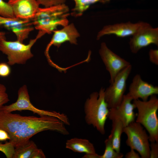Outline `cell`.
<instances>
[{"instance_id":"1","label":"cell","mask_w":158,"mask_h":158,"mask_svg":"<svg viewBox=\"0 0 158 158\" xmlns=\"http://www.w3.org/2000/svg\"><path fill=\"white\" fill-rule=\"evenodd\" d=\"M64 123L54 116H23L0 110V128L6 130L10 137L9 141L16 147L28 142L37 133L46 130L69 134Z\"/></svg>"},{"instance_id":"2","label":"cell","mask_w":158,"mask_h":158,"mask_svg":"<svg viewBox=\"0 0 158 158\" xmlns=\"http://www.w3.org/2000/svg\"><path fill=\"white\" fill-rule=\"evenodd\" d=\"M69 9L65 3L44 8H39L31 20L34 28L44 35L50 34L59 26L68 24Z\"/></svg>"},{"instance_id":"3","label":"cell","mask_w":158,"mask_h":158,"mask_svg":"<svg viewBox=\"0 0 158 158\" xmlns=\"http://www.w3.org/2000/svg\"><path fill=\"white\" fill-rule=\"evenodd\" d=\"M104 90L101 88L99 92L92 93L84 106L86 122L92 125L102 135L105 133V125L109 111L104 98Z\"/></svg>"},{"instance_id":"4","label":"cell","mask_w":158,"mask_h":158,"mask_svg":"<svg viewBox=\"0 0 158 158\" xmlns=\"http://www.w3.org/2000/svg\"><path fill=\"white\" fill-rule=\"evenodd\" d=\"M133 103L138 110L135 122L147 130L150 141L158 142V99L156 95L150 96L146 101L138 99L133 100Z\"/></svg>"},{"instance_id":"5","label":"cell","mask_w":158,"mask_h":158,"mask_svg":"<svg viewBox=\"0 0 158 158\" xmlns=\"http://www.w3.org/2000/svg\"><path fill=\"white\" fill-rule=\"evenodd\" d=\"M43 36L38 32L36 37L31 39L27 44L17 40L13 41L3 40L0 44V51L7 56V63L9 65L24 64L28 60L33 56L31 51V48L37 40Z\"/></svg>"},{"instance_id":"6","label":"cell","mask_w":158,"mask_h":158,"mask_svg":"<svg viewBox=\"0 0 158 158\" xmlns=\"http://www.w3.org/2000/svg\"><path fill=\"white\" fill-rule=\"evenodd\" d=\"M18 95V98L15 102L8 105H3L0 107V110L7 112L29 110L37 114L40 116H49L56 117L62 121L65 124L70 125L69 119L65 114L54 111L40 109L33 105L30 101L26 85H24L19 88Z\"/></svg>"},{"instance_id":"7","label":"cell","mask_w":158,"mask_h":158,"mask_svg":"<svg viewBox=\"0 0 158 158\" xmlns=\"http://www.w3.org/2000/svg\"><path fill=\"white\" fill-rule=\"evenodd\" d=\"M123 132L127 136L126 145L136 150L142 158H150L149 136L142 126L135 121L124 127Z\"/></svg>"},{"instance_id":"8","label":"cell","mask_w":158,"mask_h":158,"mask_svg":"<svg viewBox=\"0 0 158 158\" xmlns=\"http://www.w3.org/2000/svg\"><path fill=\"white\" fill-rule=\"evenodd\" d=\"M132 69L131 64L124 69L105 89L104 98L109 109L116 107L121 103L126 90L127 81Z\"/></svg>"},{"instance_id":"9","label":"cell","mask_w":158,"mask_h":158,"mask_svg":"<svg viewBox=\"0 0 158 158\" xmlns=\"http://www.w3.org/2000/svg\"><path fill=\"white\" fill-rule=\"evenodd\" d=\"M132 36L129 45L133 54L137 53L142 48L151 44L158 46V28H153L147 23L142 22Z\"/></svg>"},{"instance_id":"10","label":"cell","mask_w":158,"mask_h":158,"mask_svg":"<svg viewBox=\"0 0 158 158\" xmlns=\"http://www.w3.org/2000/svg\"><path fill=\"white\" fill-rule=\"evenodd\" d=\"M99 53L107 70L109 73L110 83L113 82L121 71L131 64L129 62L110 49L105 42L101 43Z\"/></svg>"},{"instance_id":"11","label":"cell","mask_w":158,"mask_h":158,"mask_svg":"<svg viewBox=\"0 0 158 158\" xmlns=\"http://www.w3.org/2000/svg\"><path fill=\"white\" fill-rule=\"evenodd\" d=\"M31 20L22 19L16 17L6 18L0 16V26L13 32L17 40L23 43L27 39L34 27Z\"/></svg>"},{"instance_id":"12","label":"cell","mask_w":158,"mask_h":158,"mask_svg":"<svg viewBox=\"0 0 158 158\" xmlns=\"http://www.w3.org/2000/svg\"><path fill=\"white\" fill-rule=\"evenodd\" d=\"M127 94L133 100L140 99L146 101L150 96L158 94V87L144 81L140 75L137 74L133 78Z\"/></svg>"},{"instance_id":"13","label":"cell","mask_w":158,"mask_h":158,"mask_svg":"<svg viewBox=\"0 0 158 158\" xmlns=\"http://www.w3.org/2000/svg\"><path fill=\"white\" fill-rule=\"evenodd\" d=\"M132 99L127 94L124 95L119 105L117 107L109 109L108 118L112 120H120L124 127L135 121V114L134 111L135 105L131 103Z\"/></svg>"},{"instance_id":"14","label":"cell","mask_w":158,"mask_h":158,"mask_svg":"<svg viewBox=\"0 0 158 158\" xmlns=\"http://www.w3.org/2000/svg\"><path fill=\"white\" fill-rule=\"evenodd\" d=\"M54 34L51 39L46 48L45 54L51 64L53 63L49 54L50 47L53 45L59 48L62 43L69 42L71 44H77V38L80 36V34L74 24L71 23L63 27L60 30L53 31Z\"/></svg>"},{"instance_id":"15","label":"cell","mask_w":158,"mask_h":158,"mask_svg":"<svg viewBox=\"0 0 158 158\" xmlns=\"http://www.w3.org/2000/svg\"><path fill=\"white\" fill-rule=\"evenodd\" d=\"M15 17L22 19L31 20L40 8L36 0H8Z\"/></svg>"},{"instance_id":"16","label":"cell","mask_w":158,"mask_h":158,"mask_svg":"<svg viewBox=\"0 0 158 158\" xmlns=\"http://www.w3.org/2000/svg\"><path fill=\"white\" fill-rule=\"evenodd\" d=\"M142 22L133 23L128 21L106 25L98 32L97 39L99 40L102 37L106 35H114L121 37L132 36L137 30Z\"/></svg>"},{"instance_id":"17","label":"cell","mask_w":158,"mask_h":158,"mask_svg":"<svg viewBox=\"0 0 158 158\" xmlns=\"http://www.w3.org/2000/svg\"><path fill=\"white\" fill-rule=\"evenodd\" d=\"M66 148L75 152L87 154L96 153L93 144L86 139L75 138L68 140L66 142Z\"/></svg>"},{"instance_id":"18","label":"cell","mask_w":158,"mask_h":158,"mask_svg":"<svg viewBox=\"0 0 158 158\" xmlns=\"http://www.w3.org/2000/svg\"><path fill=\"white\" fill-rule=\"evenodd\" d=\"M112 128L109 136L111 137L114 149L117 152H120L121 136L124 126L121 121L118 119L111 120Z\"/></svg>"},{"instance_id":"19","label":"cell","mask_w":158,"mask_h":158,"mask_svg":"<svg viewBox=\"0 0 158 158\" xmlns=\"http://www.w3.org/2000/svg\"><path fill=\"white\" fill-rule=\"evenodd\" d=\"M75 3L71 14L75 17L81 16L90 6L97 2L105 3L110 0H73Z\"/></svg>"},{"instance_id":"20","label":"cell","mask_w":158,"mask_h":158,"mask_svg":"<svg viewBox=\"0 0 158 158\" xmlns=\"http://www.w3.org/2000/svg\"><path fill=\"white\" fill-rule=\"evenodd\" d=\"M37 148L35 143L30 140L23 145L15 148L13 158H31L33 152Z\"/></svg>"},{"instance_id":"21","label":"cell","mask_w":158,"mask_h":158,"mask_svg":"<svg viewBox=\"0 0 158 158\" xmlns=\"http://www.w3.org/2000/svg\"><path fill=\"white\" fill-rule=\"evenodd\" d=\"M105 149L104 152L100 158H122L123 156V154L117 152L114 149L111 137L109 136L108 138L104 141Z\"/></svg>"},{"instance_id":"22","label":"cell","mask_w":158,"mask_h":158,"mask_svg":"<svg viewBox=\"0 0 158 158\" xmlns=\"http://www.w3.org/2000/svg\"><path fill=\"white\" fill-rule=\"evenodd\" d=\"M0 16L6 18L15 17L11 6L3 0H0Z\"/></svg>"},{"instance_id":"23","label":"cell","mask_w":158,"mask_h":158,"mask_svg":"<svg viewBox=\"0 0 158 158\" xmlns=\"http://www.w3.org/2000/svg\"><path fill=\"white\" fill-rule=\"evenodd\" d=\"M15 149L13 144L10 141L4 144L0 142V151L4 153L7 158H13Z\"/></svg>"},{"instance_id":"24","label":"cell","mask_w":158,"mask_h":158,"mask_svg":"<svg viewBox=\"0 0 158 158\" xmlns=\"http://www.w3.org/2000/svg\"><path fill=\"white\" fill-rule=\"evenodd\" d=\"M6 91V88L5 86L0 83V107L10 100Z\"/></svg>"},{"instance_id":"25","label":"cell","mask_w":158,"mask_h":158,"mask_svg":"<svg viewBox=\"0 0 158 158\" xmlns=\"http://www.w3.org/2000/svg\"><path fill=\"white\" fill-rule=\"evenodd\" d=\"M39 5L48 7L65 3L66 0H36Z\"/></svg>"},{"instance_id":"26","label":"cell","mask_w":158,"mask_h":158,"mask_svg":"<svg viewBox=\"0 0 158 158\" xmlns=\"http://www.w3.org/2000/svg\"><path fill=\"white\" fill-rule=\"evenodd\" d=\"M11 73V69L8 63L4 62L0 63V77H7Z\"/></svg>"},{"instance_id":"27","label":"cell","mask_w":158,"mask_h":158,"mask_svg":"<svg viewBox=\"0 0 158 158\" xmlns=\"http://www.w3.org/2000/svg\"><path fill=\"white\" fill-rule=\"evenodd\" d=\"M150 158H158V142H150Z\"/></svg>"},{"instance_id":"28","label":"cell","mask_w":158,"mask_h":158,"mask_svg":"<svg viewBox=\"0 0 158 158\" xmlns=\"http://www.w3.org/2000/svg\"><path fill=\"white\" fill-rule=\"evenodd\" d=\"M150 61L152 63L158 65V50L150 49L149 52Z\"/></svg>"},{"instance_id":"29","label":"cell","mask_w":158,"mask_h":158,"mask_svg":"<svg viewBox=\"0 0 158 158\" xmlns=\"http://www.w3.org/2000/svg\"><path fill=\"white\" fill-rule=\"evenodd\" d=\"M45 158L46 156L42 150L38 148L35 150L31 157V158Z\"/></svg>"},{"instance_id":"30","label":"cell","mask_w":158,"mask_h":158,"mask_svg":"<svg viewBox=\"0 0 158 158\" xmlns=\"http://www.w3.org/2000/svg\"><path fill=\"white\" fill-rule=\"evenodd\" d=\"M10 137L8 133L5 130L0 128V141H4L10 140Z\"/></svg>"},{"instance_id":"31","label":"cell","mask_w":158,"mask_h":158,"mask_svg":"<svg viewBox=\"0 0 158 158\" xmlns=\"http://www.w3.org/2000/svg\"><path fill=\"white\" fill-rule=\"evenodd\" d=\"M126 158H140L139 154L135 152V150L130 149V151L126 153L125 155Z\"/></svg>"},{"instance_id":"32","label":"cell","mask_w":158,"mask_h":158,"mask_svg":"<svg viewBox=\"0 0 158 158\" xmlns=\"http://www.w3.org/2000/svg\"><path fill=\"white\" fill-rule=\"evenodd\" d=\"M100 155L96 153L95 154L85 155L82 158H100Z\"/></svg>"},{"instance_id":"33","label":"cell","mask_w":158,"mask_h":158,"mask_svg":"<svg viewBox=\"0 0 158 158\" xmlns=\"http://www.w3.org/2000/svg\"><path fill=\"white\" fill-rule=\"evenodd\" d=\"M6 34L5 32L0 31V44L2 40H6Z\"/></svg>"}]
</instances>
